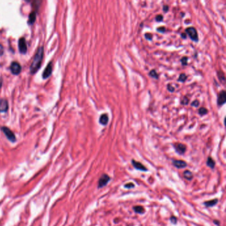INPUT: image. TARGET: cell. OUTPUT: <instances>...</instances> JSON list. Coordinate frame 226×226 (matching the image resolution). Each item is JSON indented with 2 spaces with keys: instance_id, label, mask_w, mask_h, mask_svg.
Here are the masks:
<instances>
[{
  "instance_id": "obj_26",
  "label": "cell",
  "mask_w": 226,
  "mask_h": 226,
  "mask_svg": "<svg viewBox=\"0 0 226 226\" xmlns=\"http://www.w3.org/2000/svg\"><path fill=\"white\" fill-rule=\"evenodd\" d=\"M199 105H200V102L198 100H195L192 103V104H191V106L193 107H198Z\"/></svg>"
},
{
  "instance_id": "obj_22",
  "label": "cell",
  "mask_w": 226,
  "mask_h": 226,
  "mask_svg": "<svg viewBox=\"0 0 226 226\" xmlns=\"http://www.w3.org/2000/svg\"><path fill=\"white\" fill-rule=\"evenodd\" d=\"M208 109H206V107H200V108L199 109L198 113H199V114L201 116H203V115H206V114L208 113Z\"/></svg>"
},
{
  "instance_id": "obj_15",
  "label": "cell",
  "mask_w": 226,
  "mask_h": 226,
  "mask_svg": "<svg viewBox=\"0 0 226 226\" xmlns=\"http://www.w3.org/2000/svg\"><path fill=\"white\" fill-rule=\"evenodd\" d=\"M218 202V199H214V200H212L205 202L204 205L208 206V207H212V206H214L216 205Z\"/></svg>"
},
{
  "instance_id": "obj_9",
  "label": "cell",
  "mask_w": 226,
  "mask_h": 226,
  "mask_svg": "<svg viewBox=\"0 0 226 226\" xmlns=\"http://www.w3.org/2000/svg\"><path fill=\"white\" fill-rule=\"evenodd\" d=\"M174 149L180 155H183L186 151V146L183 143H176L174 145Z\"/></svg>"
},
{
  "instance_id": "obj_1",
  "label": "cell",
  "mask_w": 226,
  "mask_h": 226,
  "mask_svg": "<svg viewBox=\"0 0 226 226\" xmlns=\"http://www.w3.org/2000/svg\"><path fill=\"white\" fill-rule=\"evenodd\" d=\"M44 54V48L41 47L37 50L35 55L34 56L33 60L31 64L30 67V72L32 74H35L38 71V70L40 69L41 64H42L43 58Z\"/></svg>"
},
{
  "instance_id": "obj_4",
  "label": "cell",
  "mask_w": 226,
  "mask_h": 226,
  "mask_svg": "<svg viewBox=\"0 0 226 226\" xmlns=\"http://www.w3.org/2000/svg\"><path fill=\"white\" fill-rule=\"evenodd\" d=\"M19 50L22 54H25L27 50V46L25 39L22 37L19 40Z\"/></svg>"
},
{
  "instance_id": "obj_27",
  "label": "cell",
  "mask_w": 226,
  "mask_h": 226,
  "mask_svg": "<svg viewBox=\"0 0 226 226\" xmlns=\"http://www.w3.org/2000/svg\"><path fill=\"white\" fill-rule=\"evenodd\" d=\"M167 89H168V90L170 92H173L174 91V88L172 86H171V84H168Z\"/></svg>"
},
{
  "instance_id": "obj_6",
  "label": "cell",
  "mask_w": 226,
  "mask_h": 226,
  "mask_svg": "<svg viewBox=\"0 0 226 226\" xmlns=\"http://www.w3.org/2000/svg\"><path fill=\"white\" fill-rule=\"evenodd\" d=\"M110 180V177H109L107 174H103L102 176L100 177V178L98 181V188H102L104 187V186H106L107 184V183Z\"/></svg>"
},
{
  "instance_id": "obj_25",
  "label": "cell",
  "mask_w": 226,
  "mask_h": 226,
  "mask_svg": "<svg viewBox=\"0 0 226 226\" xmlns=\"http://www.w3.org/2000/svg\"><path fill=\"white\" fill-rule=\"evenodd\" d=\"M188 101H189V99L186 96H185V97H184L183 101H182V104L187 105L188 104Z\"/></svg>"
},
{
  "instance_id": "obj_20",
  "label": "cell",
  "mask_w": 226,
  "mask_h": 226,
  "mask_svg": "<svg viewBox=\"0 0 226 226\" xmlns=\"http://www.w3.org/2000/svg\"><path fill=\"white\" fill-rule=\"evenodd\" d=\"M186 79H187V76L186 75V74L183 73L181 74V75L179 76V78H178L177 80L181 82H184L186 80Z\"/></svg>"
},
{
  "instance_id": "obj_8",
  "label": "cell",
  "mask_w": 226,
  "mask_h": 226,
  "mask_svg": "<svg viewBox=\"0 0 226 226\" xmlns=\"http://www.w3.org/2000/svg\"><path fill=\"white\" fill-rule=\"evenodd\" d=\"M52 72V62H50L43 72V78L44 79H47V78H49L50 76V74H51Z\"/></svg>"
},
{
  "instance_id": "obj_34",
  "label": "cell",
  "mask_w": 226,
  "mask_h": 226,
  "mask_svg": "<svg viewBox=\"0 0 226 226\" xmlns=\"http://www.w3.org/2000/svg\"><path fill=\"white\" fill-rule=\"evenodd\" d=\"M182 37H183V38H184V39H186V35L185 34H183V33H182Z\"/></svg>"
},
{
  "instance_id": "obj_21",
  "label": "cell",
  "mask_w": 226,
  "mask_h": 226,
  "mask_svg": "<svg viewBox=\"0 0 226 226\" xmlns=\"http://www.w3.org/2000/svg\"><path fill=\"white\" fill-rule=\"evenodd\" d=\"M149 74L151 77H152L153 78H155V79L159 78V74H157V72H156L155 70H152V71H151Z\"/></svg>"
},
{
  "instance_id": "obj_14",
  "label": "cell",
  "mask_w": 226,
  "mask_h": 226,
  "mask_svg": "<svg viewBox=\"0 0 226 226\" xmlns=\"http://www.w3.org/2000/svg\"><path fill=\"white\" fill-rule=\"evenodd\" d=\"M37 18V13L35 12H33L29 14V20H28V23L29 25H32L35 23V21L36 20Z\"/></svg>"
},
{
  "instance_id": "obj_7",
  "label": "cell",
  "mask_w": 226,
  "mask_h": 226,
  "mask_svg": "<svg viewBox=\"0 0 226 226\" xmlns=\"http://www.w3.org/2000/svg\"><path fill=\"white\" fill-rule=\"evenodd\" d=\"M226 102V94L225 90L219 92L218 96V105L219 106H223Z\"/></svg>"
},
{
  "instance_id": "obj_13",
  "label": "cell",
  "mask_w": 226,
  "mask_h": 226,
  "mask_svg": "<svg viewBox=\"0 0 226 226\" xmlns=\"http://www.w3.org/2000/svg\"><path fill=\"white\" fill-rule=\"evenodd\" d=\"M108 121H109V117L107 113H104L102 114V115H101L99 119V122L100 124L103 125V126H106V125L108 124Z\"/></svg>"
},
{
  "instance_id": "obj_19",
  "label": "cell",
  "mask_w": 226,
  "mask_h": 226,
  "mask_svg": "<svg viewBox=\"0 0 226 226\" xmlns=\"http://www.w3.org/2000/svg\"><path fill=\"white\" fill-rule=\"evenodd\" d=\"M218 76L219 78V80L221 81V82H225V75H224V73L221 71H219L218 72Z\"/></svg>"
},
{
  "instance_id": "obj_17",
  "label": "cell",
  "mask_w": 226,
  "mask_h": 226,
  "mask_svg": "<svg viewBox=\"0 0 226 226\" xmlns=\"http://www.w3.org/2000/svg\"><path fill=\"white\" fill-rule=\"evenodd\" d=\"M133 210H134V211L135 212L138 213V214H143L145 212V209L143 207H142V206H135V207H133Z\"/></svg>"
},
{
  "instance_id": "obj_33",
  "label": "cell",
  "mask_w": 226,
  "mask_h": 226,
  "mask_svg": "<svg viewBox=\"0 0 226 226\" xmlns=\"http://www.w3.org/2000/svg\"><path fill=\"white\" fill-rule=\"evenodd\" d=\"M168 10H169V7H168V5H165L163 6V11H164V12L166 13L168 11Z\"/></svg>"
},
{
  "instance_id": "obj_2",
  "label": "cell",
  "mask_w": 226,
  "mask_h": 226,
  "mask_svg": "<svg viewBox=\"0 0 226 226\" xmlns=\"http://www.w3.org/2000/svg\"><path fill=\"white\" fill-rule=\"evenodd\" d=\"M186 33H187L188 35L189 36L191 40H192L193 41H195V42H198L199 39H198V33H197L196 28H194V27H190L186 28Z\"/></svg>"
},
{
  "instance_id": "obj_35",
  "label": "cell",
  "mask_w": 226,
  "mask_h": 226,
  "mask_svg": "<svg viewBox=\"0 0 226 226\" xmlns=\"http://www.w3.org/2000/svg\"><path fill=\"white\" fill-rule=\"evenodd\" d=\"M1 85H2V79L0 78V88L1 87Z\"/></svg>"
},
{
  "instance_id": "obj_16",
  "label": "cell",
  "mask_w": 226,
  "mask_h": 226,
  "mask_svg": "<svg viewBox=\"0 0 226 226\" xmlns=\"http://www.w3.org/2000/svg\"><path fill=\"white\" fill-rule=\"evenodd\" d=\"M184 177L188 181H191L193 178V174L190 170H185L184 172Z\"/></svg>"
},
{
  "instance_id": "obj_31",
  "label": "cell",
  "mask_w": 226,
  "mask_h": 226,
  "mask_svg": "<svg viewBox=\"0 0 226 226\" xmlns=\"http://www.w3.org/2000/svg\"><path fill=\"white\" fill-rule=\"evenodd\" d=\"M157 31L160 33H164V32H165L166 29L164 27H161L157 29Z\"/></svg>"
},
{
  "instance_id": "obj_24",
  "label": "cell",
  "mask_w": 226,
  "mask_h": 226,
  "mask_svg": "<svg viewBox=\"0 0 226 226\" xmlns=\"http://www.w3.org/2000/svg\"><path fill=\"white\" fill-rule=\"evenodd\" d=\"M155 20L158 22H161L163 20V16L162 15H160V14L158 15H157V17H156Z\"/></svg>"
},
{
  "instance_id": "obj_23",
  "label": "cell",
  "mask_w": 226,
  "mask_h": 226,
  "mask_svg": "<svg viewBox=\"0 0 226 226\" xmlns=\"http://www.w3.org/2000/svg\"><path fill=\"white\" fill-rule=\"evenodd\" d=\"M181 62L183 64V65H187V62H188V57L186 56H184L181 59Z\"/></svg>"
},
{
  "instance_id": "obj_5",
  "label": "cell",
  "mask_w": 226,
  "mask_h": 226,
  "mask_svg": "<svg viewBox=\"0 0 226 226\" xmlns=\"http://www.w3.org/2000/svg\"><path fill=\"white\" fill-rule=\"evenodd\" d=\"M11 71L15 75H17L21 72V67L17 62H13L10 67Z\"/></svg>"
},
{
  "instance_id": "obj_3",
  "label": "cell",
  "mask_w": 226,
  "mask_h": 226,
  "mask_svg": "<svg viewBox=\"0 0 226 226\" xmlns=\"http://www.w3.org/2000/svg\"><path fill=\"white\" fill-rule=\"evenodd\" d=\"M1 130L3 131V132L4 133V134L5 135L6 137H7V139L10 140V141L12 142H15L16 141V138H15V135L13 131L8 128L7 127H1Z\"/></svg>"
},
{
  "instance_id": "obj_30",
  "label": "cell",
  "mask_w": 226,
  "mask_h": 226,
  "mask_svg": "<svg viewBox=\"0 0 226 226\" xmlns=\"http://www.w3.org/2000/svg\"><path fill=\"white\" fill-rule=\"evenodd\" d=\"M170 220H171V222L174 223V224H176V222H177V219H176V218H175L174 216L171 217Z\"/></svg>"
},
{
  "instance_id": "obj_29",
  "label": "cell",
  "mask_w": 226,
  "mask_h": 226,
  "mask_svg": "<svg viewBox=\"0 0 226 226\" xmlns=\"http://www.w3.org/2000/svg\"><path fill=\"white\" fill-rule=\"evenodd\" d=\"M134 186H135L134 184L131 183H129L127 184H126V185H125V187L127 188H132L134 187Z\"/></svg>"
},
{
  "instance_id": "obj_10",
  "label": "cell",
  "mask_w": 226,
  "mask_h": 226,
  "mask_svg": "<svg viewBox=\"0 0 226 226\" xmlns=\"http://www.w3.org/2000/svg\"><path fill=\"white\" fill-rule=\"evenodd\" d=\"M8 102L5 99L0 100V112H6L8 110Z\"/></svg>"
},
{
  "instance_id": "obj_11",
  "label": "cell",
  "mask_w": 226,
  "mask_h": 226,
  "mask_svg": "<svg viewBox=\"0 0 226 226\" xmlns=\"http://www.w3.org/2000/svg\"><path fill=\"white\" fill-rule=\"evenodd\" d=\"M132 164L133 165V166L136 168V169L137 170H142V171H147V169L145 168V166L143 164H142L141 163H139V162L138 161H135L134 160H133L132 161Z\"/></svg>"
},
{
  "instance_id": "obj_18",
  "label": "cell",
  "mask_w": 226,
  "mask_h": 226,
  "mask_svg": "<svg viewBox=\"0 0 226 226\" xmlns=\"http://www.w3.org/2000/svg\"><path fill=\"white\" fill-rule=\"evenodd\" d=\"M207 165L209 166V167L212 168H214V166H215V162L214 160L212 159V157H209L208 159V161H207Z\"/></svg>"
},
{
  "instance_id": "obj_12",
  "label": "cell",
  "mask_w": 226,
  "mask_h": 226,
  "mask_svg": "<svg viewBox=\"0 0 226 226\" xmlns=\"http://www.w3.org/2000/svg\"><path fill=\"white\" fill-rule=\"evenodd\" d=\"M173 164L176 168H183L187 166V164H186V162L182 161V160H175V161H173Z\"/></svg>"
},
{
  "instance_id": "obj_32",
  "label": "cell",
  "mask_w": 226,
  "mask_h": 226,
  "mask_svg": "<svg viewBox=\"0 0 226 226\" xmlns=\"http://www.w3.org/2000/svg\"><path fill=\"white\" fill-rule=\"evenodd\" d=\"M3 52H4V49L3 45H2L1 44H0V56L3 55Z\"/></svg>"
},
{
  "instance_id": "obj_28",
  "label": "cell",
  "mask_w": 226,
  "mask_h": 226,
  "mask_svg": "<svg viewBox=\"0 0 226 226\" xmlns=\"http://www.w3.org/2000/svg\"><path fill=\"white\" fill-rule=\"evenodd\" d=\"M145 38L147 39H148V40H152V38H153L152 34L146 33L145 35Z\"/></svg>"
}]
</instances>
